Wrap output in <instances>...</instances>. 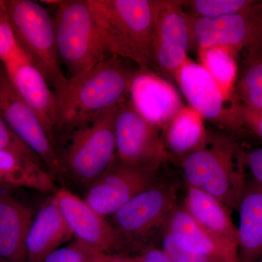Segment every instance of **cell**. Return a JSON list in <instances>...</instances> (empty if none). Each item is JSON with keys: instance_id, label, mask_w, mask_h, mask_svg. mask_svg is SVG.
Masks as SVG:
<instances>
[{"instance_id": "6da1fadb", "label": "cell", "mask_w": 262, "mask_h": 262, "mask_svg": "<svg viewBox=\"0 0 262 262\" xmlns=\"http://www.w3.org/2000/svg\"><path fill=\"white\" fill-rule=\"evenodd\" d=\"M110 56L92 68L67 78L53 91L56 101V132L71 133L89 118L118 106L130 94L138 69Z\"/></svg>"}, {"instance_id": "7a4b0ae2", "label": "cell", "mask_w": 262, "mask_h": 262, "mask_svg": "<svg viewBox=\"0 0 262 262\" xmlns=\"http://www.w3.org/2000/svg\"><path fill=\"white\" fill-rule=\"evenodd\" d=\"M103 41L112 56L149 68L154 0H89Z\"/></svg>"}, {"instance_id": "3957f363", "label": "cell", "mask_w": 262, "mask_h": 262, "mask_svg": "<svg viewBox=\"0 0 262 262\" xmlns=\"http://www.w3.org/2000/svg\"><path fill=\"white\" fill-rule=\"evenodd\" d=\"M180 163L186 186L211 194L229 208H237L247 180L244 151L233 140L208 137L204 145Z\"/></svg>"}, {"instance_id": "277c9868", "label": "cell", "mask_w": 262, "mask_h": 262, "mask_svg": "<svg viewBox=\"0 0 262 262\" xmlns=\"http://www.w3.org/2000/svg\"><path fill=\"white\" fill-rule=\"evenodd\" d=\"M56 5L53 22L57 51L70 77L112 56L89 0L58 1Z\"/></svg>"}, {"instance_id": "5b68a950", "label": "cell", "mask_w": 262, "mask_h": 262, "mask_svg": "<svg viewBox=\"0 0 262 262\" xmlns=\"http://www.w3.org/2000/svg\"><path fill=\"white\" fill-rule=\"evenodd\" d=\"M20 51L54 91L67 83L57 51L53 18L46 8L32 0L3 1Z\"/></svg>"}, {"instance_id": "8992f818", "label": "cell", "mask_w": 262, "mask_h": 262, "mask_svg": "<svg viewBox=\"0 0 262 262\" xmlns=\"http://www.w3.org/2000/svg\"><path fill=\"white\" fill-rule=\"evenodd\" d=\"M117 106L94 115L71 132L60 155L62 171L89 187L116 160L115 121Z\"/></svg>"}, {"instance_id": "52a82bcc", "label": "cell", "mask_w": 262, "mask_h": 262, "mask_svg": "<svg viewBox=\"0 0 262 262\" xmlns=\"http://www.w3.org/2000/svg\"><path fill=\"white\" fill-rule=\"evenodd\" d=\"M179 187L173 182L157 180L134 196L112 215V225L128 247L147 239L154 231L163 230L177 206Z\"/></svg>"}, {"instance_id": "ba28073f", "label": "cell", "mask_w": 262, "mask_h": 262, "mask_svg": "<svg viewBox=\"0 0 262 262\" xmlns=\"http://www.w3.org/2000/svg\"><path fill=\"white\" fill-rule=\"evenodd\" d=\"M159 130L136 111L130 99L122 101L117 106L115 121L117 161L158 170L170 159Z\"/></svg>"}, {"instance_id": "9c48e42d", "label": "cell", "mask_w": 262, "mask_h": 262, "mask_svg": "<svg viewBox=\"0 0 262 262\" xmlns=\"http://www.w3.org/2000/svg\"><path fill=\"white\" fill-rule=\"evenodd\" d=\"M182 1L154 0L151 56L165 75L174 77L189 57L194 15L184 11Z\"/></svg>"}, {"instance_id": "30bf717a", "label": "cell", "mask_w": 262, "mask_h": 262, "mask_svg": "<svg viewBox=\"0 0 262 262\" xmlns=\"http://www.w3.org/2000/svg\"><path fill=\"white\" fill-rule=\"evenodd\" d=\"M193 44L196 49L224 46L237 55L256 51L262 42V1H256L249 9L217 18L194 15Z\"/></svg>"}, {"instance_id": "8fae6325", "label": "cell", "mask_w": 262, "mask_h": 262, "mask_svg": "<svg viewBox=\"0 0 262 262\" xmlns=\"http://www.w3.org/2000/svg\"><path fill=\"white\" fill-rule=\"evenodd\" d=\"M0 116L20 140L39 157L53 177L63 173L59 154L36 114L0 70Z\"/></svg>"}, {"instance_id": "7c38bea8", "label": "cell", "mask_w": 262, "mask_h": 262, "mask_svg": "<svg viewBox=\"0 0 262 262\" xmlns=\"http://www.w3.org/2000/svg\"><path fill=\"white\" fill-rule=\"evenodd\" d=\"M71 232L81 246L95 254L127 253V245L105 217L64 188L53 194Z\"/></svg>"}, {"instance_id": "4fadbf2b", "label": "cell", "mask_w": 262, "mask_h": 262, "mask_svg": "<svg viewBox=\"0 0 262 262\" xmlns=\"http://www.w3.org/2000/svg\"><path fill=\"white\" fill-rule=\"evenodd\" d=\"M158 170L134 168L115 160L88 189L84 201L98 214L113 215L141 191L154 184Z\"/></svg>"}, {"instance_id": "5bb4252c", "label": "cell", "mask_w": 262, "mask_h": 262, "mask_svg": "<svg viewBox=\"0 0 262 262\" xmlns=\"http://www.w3.org/2000/svg\"><path fill=\"white\" fill-rule=\"evenodd\" d=\"M189 106L201 114L205 120L222 126L238 128L236 103L226 106L225 98L209 74L198 62L188 58L173 77Z\"/></svg>"}, {"instance_id": "9a60e30c", "label": "cell", "mask_w": 262, "mask_h": 262, "mask_svg": "<svg viewBox=\"0 0 262 262\" xmlns=\"http://www.w3.org/2000/svg\"><path fill=\"white\" fill-rule=\"evenodd\" d=\"M130 101L141 116L163 128L184 106L178 91L150 68H139L131 82Z\"/></svg>"}, {"instance_id": "2e32d148", "label": "cell", "mask_w": 262, "mask_h": 262, "mask_svg": "<svg viewBox=\"0 0 262 262\" xmlns=\"http://www.w3.org/2000/svg\"><path fill=\"white\" fill-rule=\"evenodd\" d=\"M4 67L15 91L36 114L56 146V101L47 81L22 51Z\"/></svg>"}, {"instance_id": "e0dca14e", "label": "cell", "mask_w": 262, "mask_h": 262, "mask_svg": "<svg viewBox=\"0 0 262 262\" xmlns=\"http://www.w3.org/2000/svg\"><path fill=\"white\" fill-rule=\"evenodd\" d=\"M163 231L174 244L187 252L224 262H239L237 251L201 227L182 205H177L169 215Z\"/></svg>"}, {"instance_id": "ac0fdd59", "label": "cell", "mask_w": 262, "mask_h": 262, "mask_svg": "<svg viewBox=\"0 0 262 262\" xmlns=\"http://www.w3.org/2000/svg\"><path fill=\"white\" fill-rule=\"evenodd\" d=\"M73 236L52 196L34 215L26 239L27 262H42Z\"/></svg>"}, {"instance_id": "d6986e66", "label": "cell", "mask_w": 262, "mask_h": 262, "mask_svg": "<svg viewBox=\"0 0 262 262\" xmlns=\"http://www.w3.org/2000/svg\"><path fill=\"white\" fill-rule=\"evenodd\" d=\"M34 211L0 192V262H27L26 239Z\"/></svg>"}, {"instance_id": "ffe728a7", "label": "cell", "mask_w": 262, "mask_h": 262, "mask_svg": "<svg viewBox=\"0 0 262 262\" xmlns=\"http://www.w3.org/2000/svg\"><path fill=\"white\" fill-rule=\"evenodd\" d=\"M182 206L201 227L238 253L237 227L222 202L201 189L186 186Z\"/></svg>"}, {"instance_id": "44dd1931", "label": "cell", "mask_w": 262, "mask_h": 262, "mask_svg": "<svg viewBox=\"0 0 262 262\" xmlns=\"http://www.w3.org/2000/svg\"><path fill=\"white\" fill-rule=\"evenodd\" d=\"M237 209L239 262H257L262 256V187L247 181Z\"/></svg>"}, {"instance_id": "7402d4cb", "label": "cell", "mask_w": 262, "mask_h": 262, "mask_svg": "<svg viewBox=\"0 0 262 262\" xmlns=\"http://www.w3.org/2000/svg\"><path fill=\"white\" fill-rule=\"evenodd\" d=\"M163 129L162 137L170 158L179 161L202 147L209 137L205 119L189 105L183 106Z\"/></svg>"}, {"instance_id": "603a6c76", "label": "cell", "mask_w": 262, "mask_h": 262, "mask_svg": "<svg viewBox=\"0 0 262 262\" xmlns=\"http://www.w3.org/2000/svg\"><path fill=\"white\" fill-rule=\"evenodd\" d=\"M53 177L37 164L0 150V187H24L55 194L58 189Z\"/></svg>"}, {"instance_id": "cb8c5ba5", "label": "cell", "mask_w": 262, "mask_h": 262, "mask_svg": "<svg viewBox=\"0 0 262 262\" xmlns=\"http://www.w3.org/2000/svg\"><path fill=\"white\" fill-rule=\"evenodd\" d=\"M198 53V63L214 80L226 101H235L234 88L239 72L237 53L230 48L218 46L200 48Z\"/></svg>"}, {"instance_id": "d4e9b609", "label": "cell", "mask_w": 262, "mask_h": 262, "mask_svg": "<svg viewBox=\"0 0 262 262\" xmlns=\"http://www.w3.org/2000/svg\"><path fill=\"white\" fill-rule=\"evenodd\" d=\"M234 96L237 102L262 111V51L246 53Z\"/></svg>"}, {"instance_id": "484cf974", "label": "cell", "mask_w": 262, "mask_h": 262, "mask_svg": "<svg viewBox=\"0 0 262 262\" xmlns=\"http://www.w3.org/2000/svg\"><path fill=\"white\" fill-rule=\"evenodd\" d=\"M256 1L252 0H190L182 1L200 18H217L249 9Z\"/></svg>"}, {"instance_id": "4316f807", "label": "cell", "mask_w": 262, "mask_h": 262, "mask_svg": "<svg viewBox=\"0 0 262 262\" xmlns=\"http://www.w3.org/2000/svg\"><path fill=\"white\" fill-rule=\"evenodd\" d=\"M0 150L17 155L24 159L30 160L47 170L42 160L39 159L37 155L34 154L32 150L27 147L20 140L1 116H0Z\"/></svg>"}, {"instance_id": "83f0119b", "label": "cell", "mask_w": 262, "mask_h": 262, "mask_svg": "<svg viewBox=\"0 0 262 262\" xmlns=\"http://www.w3.org/2000/svg\"><path fill=\"white\" fill-rule=\"evenodd\" d=\"M20 51L5 11L4 3L0 1V61L6 63Z\"/></svg>"}, {"instance_id": "f1b7e54d", "label": "cell", "mask_w": 262, "mask_h": 262, "mask_svg": "<svg viewBox=\"0 0 262 262\" xmlns=\"http://www.w3.org/2000/svg\"><path fill=\"white\" fill-rule=\"evenodd\" d=\"M95 253L75 241L55 250L42 262H92Z\"/></svg>"}, {"instance_id": "f546056e", "label": "cell", "mask_w": 262, "mask_h": 262, "mask_svg": "<svg viewBox=\"0 0 262 262\" xmlns=\"http://www.w3.org/2000/svg\"><path fill=\"white\" fill-rule=\"evenodd\" d=\"M161 248L166 253L172 262H224L219 258L194 254L184 251L174 244L168 234L164 231Z\"/></svg>"}, {"instance_id": "4dcf8cb0", "label": "cell", "mask_w": 262, "mask_h": 262, "mask_svg": "<svg viewBox=\"0 0 262 262\" xmlns=\"http://www.w3.org/2000/svg\"><path fill=\"white\" fill-rule=\"evenodd\" d=\"M236 115L239 127L245 126L262 141V111L236 103Z\"/></svg>"}, {"instance_id": "1f68e13d", "label": "cell", "mask_w": 262, "mask_h": 262, "mask_svg": "<svg viewBox=\"0 0 262 262\" xmlns=\"http://www.w3.org/2000/svg\"><path fill=\"white\" fill-rule=\"evenodd\" d=\"M244 162L252 176V180L262 187V146L244 152Z\"/></svg>"}, {"instance_id": "d6a6232c", "label": "cell", "mask_w": 262, "mask_h": 262, "mask_svg": "<svg viewBox=\"0 0 262 262\" xmlns=\"http://www.w3.org/2000/svg\"><path fill=\"white\" fill-rule=\"evenodd\" d=\"M139 262H172L161 248L146 246L137 255Z\"/></svg>"}, {"instance_id": "836d02e7", "label": "cell", "mask_w": 262, "mask_h": 262, "mask_svg": "<svg viewBox=\"0 0 262 262\" xmlns=\"http://www.w3.org/2000/svg\"><path fill=\"white\" fill-rule=\"evenodd\" d=\"M93 262H139L137 255L127 253H98L95 254Z\"/></svg>"}, {"instance_id": "e575fe53", "label": "cell", "mask_w": 262, "mask_h": 262, "mask_svg": "<svg viewBox=\"0 0 262 262\" xmlns=\"http://www.w3.org/2000/svg\"><path fill=\"white\" fill-rule=\"evenodd\" d=\"M256 51H262V42L261 46H259V48H258V49L256 50Z\"/></svg>"}, {"instance_id": "d590c367", "label": "cell", "mask_w": 262, "mask_h": 262, "mask_svg": "<svg viewBox=\"0 0 262 262\" xmlns=\"http://www.w3.org/2000/svg\"><path fill=\"white\" fill-rule=\"evenodd\" d=\"M257 262H262V256L261 258H260V259L258 260V261Z\"/></svg>"}]
</instances>
